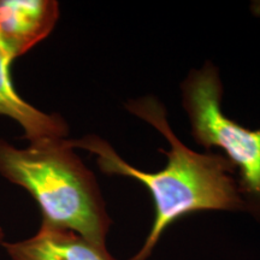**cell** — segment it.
Wrapping results in <instances>:
<instances>
[{
	"mask_svg": "<svg viewBox=\"0 0 260 260\" xmlns=\"http://www.w3.org/2000/svg\"><path fill=\"white\" fill-rule=\"evenodd\" d=\"M58 18L54 0H0V48L14 61L46 39Z\"/></svg>",
	"mask_w": 260,
	"mask_h": 260,
	"instance_id": "obj_4",
	"label": "cell"
},
{
	"mask_svg": "<svg viewBox=\"0 0 260 260\" xmlns=\"http://www.w3.org/2000/svg\"><path fill=\"white\" fill-rule=\"evenodd\" d=\"M12 260H117L106 246L96 245L73 230L41 223L35 235L3 242Z\"/></svg>",
	"mask_w": 260,
	"mask_h": 260,
	"instance_id": "obj_5",
	"label": "cell"
},
{
	"mask_svg": "<svg viewBox=\"0 0 260 260\" xmlns=\"http://www.w3.org/2000/svg\"><path fill=\"white\" fill-rule=\"evenodd\" d=\"M255 14L260 16V5H255Z\"/></svg>",
	"mask_w": 260,
	"mask_h": 260,
	"instance_id": "obj_8",
	"label": "cell"
},
{
	"mask_svg": "<svg viewBox=\"0 0 260 260\" xmlns=\"http://www.w3.org/2000/svg\"><path fill=\"white\" fill-rule=\"evenodd\" d=\"M181 90L195 141L206 149L217 147L225 152L239 169L236 181L246 212L260 223V128H246L223 112L222 80L211 61L191 70Z\"/></svg>",
	"mask_w": 260,
	"mask_h": 260,
	"instance_id": "obj_3",
	"label": "cell"
},
{
	"mask_svg": "<svg viewBox=\"0 0 260 260\" xmlns=\"http://www.w3.org/2000/svg\"><path fill=\"white\" fill-rule=\"evenodd\" d=\"M125 109L168 140L170 149H159L168 158L162 170L146 172L133 167L99 136L88 135L69 142L74 148L95 154L98 167L104 174L133 177L151 193L154 203L153 223L144 245L129 260H147L162 233L188 214L199 211H246L233 176L235 168L225 155L198 153L182 144L172 132L167 110L157 98L147 95L129 100Z\"/></svg>",
	"mask_w": 260,
	"mask_h": 260,
	"instance_id": "obj_1",
	"label": "cell"
},
{
	"mask_svg": "<svg viewBox=\"0 0 260 260\" xmlns=\"http://www.w3.org/2000/svg\"><path fill=\"white\" fill-rule=\"evenodd\" d=\"M74 149L68 139L39 140L25 148L0 139V175L34 198L41 223L106 246L112 220L95 176Z\"/></svg>",
	"mask_w": 260,
	"mask_h": 260,
	"instance_id": "obj_2",
	"label": "cell"
},
{
	"mask_svg": "<svg viewBox=\"0 0 260 260\" xmlns=\"http://www.w3.org/2000/svg\"><path fill=\"white\" fill-rule=\"evenodd\" d=\"M12 60L0 48V115L10 117L22 126L30 142L45 139H67L69 126L57 113H45L25 102L12 84Z\"/></svg>",
	"mask_w": 260,
	"mask_h": 260,
	"instance_id": "obj_6",
	"label": "cell"
},
{
	"mask_svg": "<svg viewBox=\"0 0 260 260\" xmlns=\"http://www.w3.org/2000/svg\"><path fill=\"white\" fill-rule=\"evenodd\" d=\"M4 230L2 229V226H0V245H3V242H4Z\"/></svg>",
	"mask_w": 260,
	"mask_h": 260,
	"instance_id": "obj_7",
	"label": "cell"
}]
</instances>
